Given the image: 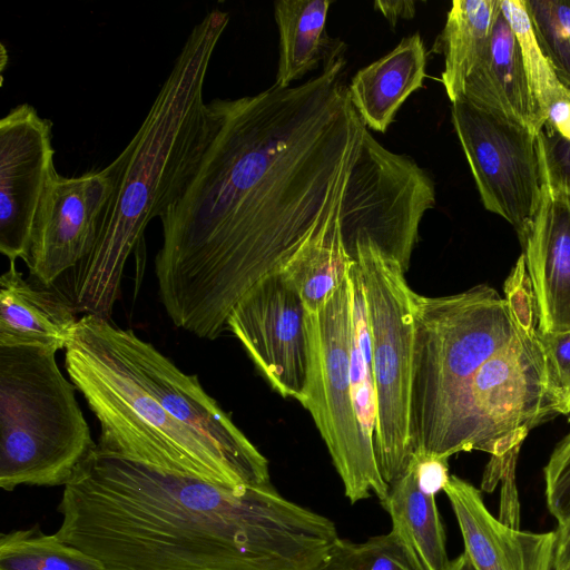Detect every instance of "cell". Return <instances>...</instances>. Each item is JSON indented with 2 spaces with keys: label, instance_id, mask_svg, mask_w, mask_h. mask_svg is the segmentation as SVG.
<instances>
[{
  "label": "cell",
  "instance_id": "1",
  "mask_svg": "<svg viewBox=\"0 0 570 570\" xmlns=\"http://www.w3.org/2000/svg\"><path fill=\"white\" fill-rule=\"evenodd\" d=\"M308 80L207 102L197 164L161 215L158 292L179 328L227 331L240 298L306 238L340 217L374 149L345 82L343 43Z\"/></svg>",
  "mask_w": 570,
  "mask_h": 570
},
{
  "label": "cell",
  "instance_id": "2",
  "mask_svg": "<svg viewBox=\"0 0 570 570\" xmlns=\"http://www.w3.org/2000/svg\"><path fill=\"white\" fill-rule=\"evenodd\" d=\"M57 510L56 534L105 570H323L340 538L273 487L230 489L98 444Z\"/></svg>",
  "mask_w": 570,
  "mask_h": 570
},
{
  "label": "cell",
  "instance_id": "3",
  "mask_svg": "<svg viewBox=\"0 0 570 570\" xmlns=\"http://www.w3.org/2000/svg\"><path fill=\"white\" fill-rule=\"evenodd\" d=\"M65 367L100 423L101 449L230 489L273 487L267 459L197 376L134 331L82 315Z\"/></svg>",
  "mask_w": 570,
  "mask_h": 570
},
{
  "label": "cell",
  "instance_id": "4",
  "mask_svg": "<svg viewBox=\"0 0 570 570\" xmlns=\"http://www.w3.org/2000/svg\"><path fill=\"white\" fill-rule=\"evenodd\" d=\"M228 22L229 14L215 9L194 26L139 129L117 157L118 175L95 244L57 286L78 313L110 320L127 259L191 175L207 131L205 79Z\"/></svg>",
  "mask_w": 570,
  "mask_h": 570
},
{
  "label": "cell",
  "instance_id": "5",
  "mask_svg": "<svg viewBox=\"0 0 570 570\" xmlns=\"http://www.w3.org/2000/svg\"><path fill=\"white\" fill-rule=\"evenodd\" d=\"M538 323L480 284L446 296L416 295L411 429L414 454L448 459L473 450L474 403L531 344Z\"/></svg>",
  "mask_w": 570,
  "mask_h": 570
},
{
  "label": "cell",
  "instance_id": "6",
  "mask_svg": "<svg viewBox=\"0 0 570 570\" xmlns=\"http://www.w3.org/2000/svg\"><path fill=\"white\" fill-rule=\"evenodd\" d=\"M51 350L0 346V487L66 485L96 446Z\"/></svg>",
  "mask_w": 570,
  "mask_h": 570
},
{
  "label": "cell",
  "instance_id": "7",
  "mask_svg": "<svg viewBox=\"0 0 570 570\" xmlns=\"http://www.w3.org/2000/svg\"><path fill=\"white\" fill-rule=\"evenodd\" d=\"M365 296L376 399L375 453L391 485L413 458L411 391L414 365L415 293L405 268L375 242L355 256Z\"/></svg>",
  "mask_w": 570,
  "mask_h": 570
},
{
  "label": "cell",
  "instance_id": "8",
  "mask_svg": "<svg viewBox=\"0 0 570 570\" xmlns=\"http://www.w3.org/2000/svg\"><path fill=\"white\" fill-rule=\"evenodd\" d=\"M306 326L307 372L297 401L325 442L350 502L375 495L384 508L390 485L382 478L374 441L361 426L353 397L350 273L321 309L307 313Z\"/></svg>",
  "mask_w": 570,
  "mask_h": 570
},
{
  "label": "cell",
  "instance_id": "9",
  "mask_svg": "<svg viewBox=\"0 0 570 570\" xmlns=\"http://www.w3.org/2000/svg\"><path fill=\"white\" fill-rule=\"evenodd\" d=\"M451 118L484 208L522 239L544 194L537 134L464 97L452 102Z\"/></svg>",
  "mask_w": 570,
  "mask_h": 570
},
{
  "label": "cell",
  "instance_id": "10",
  "mask_svg": "<svg viewBox=\"0 0 570 570\" xmlns=\"http://www.w3.org/2000/svg\"><path fill=\"white\" fill-rule=\"evenodd\" d=\"M307 312L297 293L272 273L235 305L227 331L240 342L258 372L283 397L297 400L308 362Z\"/></svg>",
  "mask_w": 570,
  "mask_h": 570
},
{
  "label": "cell",
  "instance_id": "11",
  "mask_svg": "<svg viewBox=\"0 0 570 570\" xmlns=\"http://www.w3.org/2000/svg\"><path fill=\"white\" fill-rule=\"evenodd\" d=\"M118 170L116 158L99 170L52 177L37 214L24 263L33 281L53 285L89 254Z\"/></svg>",
  "mask_w": 570,
  "mask_h": 570
},
{
  "label": "cell",
  "instance_id": "12",
  "mask_svg": "<svg viewBox=\"0 0 570 570\" xmlns=\"http://www.w3.org/2000/svg\"><path fill=\"white\" fill-rule=\"evenodd\" d=\"M52 122L29 104L0 120V252L10 262L29 255L47 187L57 174Z\"/></svg>",
  "mask_w": 570,
  "mask_h": 570
},
{
  "label": "cell",
  "instance_id": "13",
  "mask_svg": "<svg viewBox=\"0 0 570 570\" xmlns=\"http://www.w3.org/2000/svg\"><path fill=\"white\" fill-rule=\"evenodd\" d=\"M443 491L476 570H553L556 531H522L501 522L485 507L480 490L456 475H450Z\"/></svg>",
  "mask_w": 570,
  "mask_h": 570
},
{
  "label": "cell",
  "instance_id": "14",
  "mask_svg": "<svg viewBox=\"0 0 570 570\" xmlns=\"http://www.w3.org/2000/svg\"><path fill=\"white\" fill-rule=\"evenodd\" d=\"M538 312V330L570 332V199L544 186L540 210L520 239Z\"/></svg>",
  "mask_w": 570,
  "mask_h": 570
},
{
  "label": "cell",
  "instance_id": "15",
  "mask_svg": "<svg viewBox=\"0 0 570 570\" xmlns=\"http://www.w3.org/2000/svg\"><path fill=\"white\" fill-rule=\"evenodd\" d=\"M77 314L61 289L24 279L16 262L0 277V346L65 350L79 321Z\"/></svg>",
  "mask_w": 570,
  "mask_h": 570
},
{
  "label": "cell",
  "instance_id": "16",
  "mask_svg": "<svg viewBox=\"0 0 570 570\" xmlns=\"http://www.w3.org/2000/svg\"><path fill=\"white\" fill-rule=\"evenodd\" d=\"M463 97L537 135L543 127L544 117L529 87L517 39L502 12L465 81Z\"/></svg>",
  "mask_w": 570,
  "mask_h": 570
},
{
  "label": "cell",
  "instance_id": "17",
  "mask_svg": "<svg viewBox=\"0 0 570 570\" xmlns=\"http://www.w3.org/2000/svg\"><path fill=\"white\" fill-rule=\"evenodd\" d=\"M425 65L424 43L414 33L355 73L348 91L368 129L385 132L402 104L423 86Z\"/></svg>",
  "mask_w": 570,
  "mask_h": 570
},
{
  "label": "cell",
  "instance_id": "18",
  "mask_svg": "<svg viewBox=\"0 0 570 570\" xmlns=\"http://www.w3.org/2000/svg\"><path fill=\"white\" fill-rule=\"evenodd\" d=\"M434 498L421 489L411 460L405 472L390 485L384 507L391 517V531L417 570H445L450 562Z\"/></svg>",
  "mask_w": 570,
  "mask_h": 570
},
{
  "label": "cell",
  "instance_id": "19",
  "mask_svg": "<svg viewBox=\"0 0 570 570\" xmlns=\"http://www.w3.org/2000/svg\"><path fill=\"white\" fill-rule=\"evenodd\" d=\"M501 13V0H454L435 42L444 55L441 81L452 102L464 95L465 81L484 51Z\"/></svg>",
  "mask_w": 570,
  "mask_h": 570
},
{
  "label": "cell",
  "instance_id": "20",
  "mask_svg": "<svg viewBox=\"0 0 570 570\" xmlns=\"http://www.w3.org/2000/svg\"><path fill=\"white\" fill-rule=\"evenodd\" d=\"M330 0H279L275 20L279 32V58L274 85L285 88L314 69L328 46L325 26Z\"/></svg>",
  "mask_w": 570,
  "mask_h": 570
},
{
  "label": "cell",
  "instance_id": "21",
  "mask_svg": "<svg viewBox=\"0 0 570 570\" xmlns=\"http://www.w3.org/2000/svg\"><path fill=\"white\" fill-rule=\"evenodd\" d=\"M0 570H105L99 561L39 525L2 533Z\"/></svg>",
  "mask_w": 570,
  "mask_h": 570
},
{
  "label": "cell",
  "instance_id": "22",
  "mask_svg": "<svg viewBox=\"0 0 570 570\" xmlns=\"http://www.w3.org/2000/svg\"><path fill=\"white\" fill-rule=\"evenodd\" d=\"M501 12L517 39L529 87L546 120L548 109L557 101L570 99V91L543 53L524 0H501Z\"/></svg>",
  "mask_w": 570,
  "mask_h": 570
},
{
  "label": "cell",
  "instance_id": "23",
  "mask_svg": "<svg viewBox=\"0 0 570 570\" xmlns=\"http://www.w3.org/2000/svg\"><path fill=\"white\" fill-rule=\"evenodd\" d=\"M538 42L570 91V0H524Z\"/></svg>",
  "mask_w": 570,
  "mask_h": 570
},
{
  "label": "cell",
  "instance_id": "24",
  "mask_svg": "<svg viewBox=\"0 0 570 570\" xmlns=\"http://www.w3.org/2000/svg\"><path fill=\"white\" fill-rule=\"evenodd\" d=\"M323 570H417L399 538L390 531L352 542L338 538Z\"/></svg>",
  "mask_w": 570,
  "mask_h": 570
},
{
  "label": "cell",
  "instance_id": "25",
  "mask_svg": "<svg viewBox=\"0 0 570 570\" xmlns=\"http://www.w3.org/2000/svg\"><path fill=\"white\" fill-rule=\"evenodd\" d=\"M547 368L548 391L554 412L570 413V332L543 333L538 330Z\"/></svg>",
  "mask_w": 570,
  "mask_h": 570
},
{
  "label": "cell",
  "instance_id": "26",
  "mask_svg": "<svg viewBox=\"0 0 570 570\" xmlns=\"http://www.w3.org/2000/svg\"><path fill=\"white\" fill-rule=\"evenodd\" d=\"M537 137L544 186L570 199V140L546 126Z\"/></svg>",
  "mask_w": 570,
  "mask_h": 570
},
{
  "label": "cell",
  "instance_id": "27",
  "mask_svg": "<svg viewBox=\"0 0 570 570\" xmlns=\"http://www.w3.org/2000/svg\"><path fill=\"white\" fill-rule=\"evenodd\" d=\"M546 501L558 524L570 519V433L554 448L544 468Z\"/></svg>",
  "mask_w": 570,
  "mask_h": 570
},
{
  "label": "cell",
  "instance_id": "28",
  "mask_svg": "<svg viewBox=\"0 0 570 570\" xmlns=\"http://www.w3.org/2000/svg\"><path fill=\"white\" fill-rule=\"evenodd\" d=\"M412 461L419 484L424 492L435 495L443 491L450 479L448 459L414 454Z\"/></svg>",
  "mask_w": 570,
  "mask_h": 570
},
{
  "label": "cell",
  "instance_id": "29",
  "mask_svg": "<svg viewBox=\"0 0 570 570\" xmlns=\"http://www.w3.org/2000/svg\"><path fill=\"white\" fill-rule=\"evenodd\" d=\"M543 126L570 140V99L554 102L547 111Z\"/></svg>",
  "mask_w": 570,
  "mask_h": 570
},
{
  "label": "cell",
  "instance_id": "30",
  "mask_svg": "<svg viewBox=\"0 0 570 570\" xmlns=\"http://www.w3.org/2000/svg\"><path fill=\"white\" fill-rule=\"evenodd\" d=\"M374 8L380 10L393 28L400 18L411 19L415 14V2L410 0L375 1Z\"/></svg>",
  "mask_w": 570,
  "mask_h": 570
},
{
  "label": "cell",
  "instance_id": "31",
  "mask_svg": "<svg viewBox=\"0 0 570 570\" xmlns=\"http://www.w3.org/2000/svg\"><path fill=\"white\" fill-rule=\"evenodd\" d=\"M553 570H563L570 566V519L558 524Z\"/></svg>",
  "mask_w": 570,
  "mask_h": 570
},
{
  "label": "cell",
  "instance_id": "32",
  "mask_svg": "<svg viewBox=\"0 0 570 570\" xmlns=\"http://www.w3.org/2000/svg\"><path fill=\"white\" fill-rule=\"evenodd\" d=\"M445 570H476L465 552L450 560Z\"/></svg>",
  "mask_w": 570,
  "mask_h": 570
},
{
  "label": "cell",
  "instance_id": "33",
  "mask_svg": "<svg viewBox=\"0 0 570 570\" xmlns=\"http://www.w3.org/2000/svg\"><path fill=\"white\" fill-rule=\"evenodd\" d=\"M563 570H570V566H569V567H567V568H566V569H563Z\"/></svg>",
  "mask_w": 570,
  "mask_h": 570
}]
</instances>
